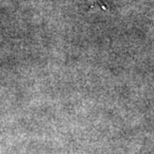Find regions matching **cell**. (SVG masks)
Instances as JSON below:
<instances>
[{
  "mask_svg": "<svg viewBox=\"0 0 154 154\" xmlns=\"http://www.w3.org/2000/svg\"><path fill=\"white\" fill-rule=\"evenodd\" d=\"M132 0H94L96 5L100 6L103 9H110L119 7V6L128 4L129 2H131Z\"/></svg>",
  "mask_w": 154,
  "mask_h": 154,
  "instance_id": "cell-1",
  "label": "cell"
}]
</instances>
